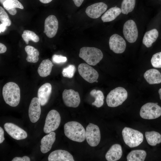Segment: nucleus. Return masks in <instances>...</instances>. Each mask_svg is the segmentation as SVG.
Returning <instances> with one entry per match:
<instances>
[{
	"label": "nucleus",
	"mask_w": 161,
	"mask_h": 161,
	"mask_svg": "<svg viewBox=\"0 0 161 161\" xmlns=\"http://www.w3.org/2000/svg\"><path fill=\"white\" fill-rule=\"evenodd\" d=\"M158 93L160 95V98L161 100V88L158 91Z\"/></svg>",
	"instance_id": "79ce46f5"
},
{
	"label": "nucleus",
	"mask_w": 161,
	"mask_h": 161,
	"mask_svg": "<svg viewBox=\"0 0 161 161\" xmlns=\"http://www.w3.org/2000/svg\"><path fill=\"white\" fill-rule=\"evenodd\" d=\"M5 140L4 137V131L3 129L0 127V143H2Z\"/></svg>",
	"instance_id": "e433bc0d"
},
{
	"label": "nucleus",
	"mask_w": 161,
	"mask_h": 161,
	"mask_svg": "<svg viewBox=\"0 0 161 161\" xmlns=\"http://www.w3.org/2000/svg\"><path fill=\"white\" fill-rule=\"evenodd\" d=\"M3 6L7 11L18 8L23 9L24 7L22 4L18 0H7L3 4Z\"/></svg>",
	"instance_id": "7c9ffc66"
},
{
	"label": "nucleus",
	"mask_w": 161,
	"mask_h": 161,
	"mask_svg": "<svg viewBox=\"0 0 161 161\" xmlns=\"http://www.w3.org/2000/svg\"><path fill=\"white\" fill-rule=\"evenodd\" d=\"M80 75L87 82L92 83L98 82L99 74L97 72L87 64L81 63L78 66Z\"/></svg>",
	"instance_id": "6e6552de"
},
{
	"label": "nucleus",
	"mask_w": 161,
	"mask_h": 161,
	"mask_svg": "<svg viewBox=\"0 0 161 161\" xmlns=\"http://www.w3.org/2000/svg\"><path fill=\"white\" fill-rule=\"evenodd\" d=\"M122 135L125 143L130 148L138 146L143 140V136L142 133L129 127H125L123 129Z\"/></svg>",
	"instance_id": "20e7f679"
},
{
	"label": "nucleus",
	"mask_w": 161,
	"mask_h": 161,
	"mask_svg": "<svg viewBox=\"0 0 161 161\" xmlns=\"http://www.w3.org/2000/svg\"><path fill=\"white\" fill-rule=\"evenodd\" d=\"M4 100L6 103L12 107L19 104L20 100V90L18 86L13 82H9L4 86L2 91Z\"/></svg>",
	"instance_id": "f257e3e1"
},
{
	"label": "nucleus",
	"mask_w": 161,
	"mask_h": 161,
	"mask_svg": "<svg viewBox=\"0 0 161 161\" xmlns=\"http://www.w3.org/2000/svg\"><path fill=\"white\" fill-rule=\"evenodd\" d=\"M62 98L65 105L68 107L76 108L80 102L78 92L72 89H64L62 93Z\"/></svg>",
	"instance_id": "9b49d317"
},
{
	"label": "nucleus",
	"mask_w": 161,
	"mask_h": 161,
	"mask_svg": "<svg viewBox=\"0 0 161 161\" xmlns=\"http://www.w3.org/2000/svg\"><path fill=\"white\" fill-rule=\"evenodd\" d=\"M55 133L52 131L44 136L41 140V151L44 154L49 151L55 140Z\"/></svg>",
	"instance_id": "6ab92c4d"
},
{
	"label": "nucleus",
	"mask_w": 161,
	"mask_h": 161,
	"mask_svg": "<svg viewBox=\"0 0 161 161\" xmlns=\"http://www.w3.org/2000/svg\"><path fill=\"white\" fill-rule=\"evenodd\" d=\"M41 104L38 97H33L31 101L29 110L28 114L31 122L35 123L39 119L41 114Z\"/></svg>",
	"instance_id": "dca6fc26"
},
{
	"label": "nucleus",
	"mask_w": 161,
	"mask_h": 161,
	"mask_svg": "<svg viewBox=\"0 0 161 161\" xmlns=\"http://www.w3.org/2000/svg\"><path fill=\"white\" fill-rule=\"evenodd\" d=\"M76 71V68L74 65L70 64L63 68L62 74L63 76L69 78H72Z\"/></svg>",
	"instance_id": "2f4dec72"
},
{
	"label": "nucleus",
	"mask_w": 161,
	"mask_h": 161,
	"mask_svg": "<svg viewBox=\"0 0 161 161\" xmlns=\"http://www.w3.org/2000/svg\"><path fill=\"white\" fill-rule=\"evenodd\" d=\"M145 136L148 143L154 146L161 143V135L155 131H146Z\"/></svg>",
	"instance_id": "bb28decb"
},
{
	"label": "nucleus",
	"mask_w": 161,
	"mask_h": 161,
	"mask_svg": "<svg viewBox=\"0 0 161 161\" xmlns=\"http://www.w3.org/2000/svg\"><path fill=\"white\" fill-rule=\"evenodd\" d=\"M7 50L6 46L2 43H0V53L2 54L5 52Z\"/></svg>",
	"instance_id": "4c0bfd02"
},
{
	"label": "nucleus",
	"mask_w": 161,
	"mask_h": 161,
	"mask_svg": "<svg viewBox=\"0 0 161 161\" xmlns=\"http://www.w3.org/2000/svg\"><path fill=\"white\" fill-rule=\"evenodd\" d=\"M4 128L8 134L15 139L20 140L27 137L26 132L14 123H6L4 125Z\"/></svg>",
	"instance_id": "f8f14e48"
},
{
	"label": "nucleus",
	"mask_w": 161,
	"mask_h": 161,
	"mask_svg": "<svg viewBox=\"0 0 161 161\" xmlns=\"http://www.w3.org/2000/svg\"><path fill=\"white\" fill-rule=\"evenodd\" d=\"M22 37L27 44H28L29 41L37 42L39 40L38 36L34 32L29 30H24L22 34Z\"/></svg>",
	"instance_id": "c756f323"
},
{
	"label": "nucleus",
	"mask_w": 161,
	"mask_h": 161,
	"mask_svg": "<svg viewBox=\"0 0 161 161\" xmlns=\"http://www.w3.org/2000/svg\"><path fill=\"white\" fill-rule=\"evenodd\" d=\"M61 117L59 112L52 109L48 113L46 117L44 127V131L46 134H49L57 129L60 124Z\"/></svg>",
	"instance_id": "0eeeda50"
},
{
	"label": "nucleus",
	"mask_w": 161,
	"mask_h": 161,
	"mask_svg": "<svg viewBox=\"0 0 161 161\" xmlns=\"http://www.w3.org/2000/svg\"><path fill=\"white\" fill-rule=\"evenodd\" d=\"M86 139L89 145L92 147L97 145L100 140V133L99 127L96 125L90 123L86 128Z\"/></svg>",
	"instance_id": "1a4fd4ad"
},
{
	"label": "nucleus",
	"mask_w": 161,
	"mask_h": 161,
	"mask_svg": "<svg viewBox=\"0 0 161 161\" xmlns=\"http://www.w3.org/2000/svg\"><path fill=\"white\" fill-rule=\"evenodd\" d=\"M64 131L65 136L72 141L81 143L86 139L85 129L77 122L72 121L66 123L64 125Z\"/></svg>",
	"instance_id": "f03ea898"
},
{
	"label": "nucleus",
	"mask_w": 161,
	"mask_h": 161,
	"mask_svg": "<svg viewBox=\"0 0 161 161\" xmlns=\"http://www.w3.org/2000/svg\"><path fill=\"white\" fill-rule=\"evenodd\" d=\"M25 50L27 54L26 60L28 62L35 63L38 61L39 52L37 49L27 45L25 47Z\"/></svg>",
	"instance_id": "393cba45"
},
{
	"label": "nucleus",
	"mask_w": 161,
	"mask_h": 161,
	"mask_svg": "<svg viewBox=\"0 0 161 161\" xmlns=\"http://www.w3.org/2000/svg\"><path fill=\"white\" fill-rule=\"evenodd\" d=\"M144 77L150 84L161 83V73L156 69H151L147 70L144 74Z\"/></svg>",
	"instance_id": "412c9836"
},
{
	"label": "nucleus",
	"mask_w": 161,
	"mask_h": 161,
	"mask_svg": "<svg viewBox=\"0 0 161 161\" xmlns=\"http://www.w3.org/2000/svg\"><path fill=\"white\" fill-rule=\"evenodd\" d=\"M67 58L61 55L55 54L52 57V61L53 63L56 64L64 63L66 61Z\"/></svg>",
	"instance_id": "f704fd0d"
},
{
	"label": "nucleus",
	"mask_w": 161,
	"mask_h": 161,
	"mask_svg": "<svg viewBox=\"0 0 161 161\" xmlns=\"http://www.w3.org/2000/svg\"><path fill=\"white\" fill-rule=\"evenodd\" d=\"M107 7V5L103 2L97 3L89 6L86 8L85 12L90 18H97L106 11Z\"/></svg>",
	"instance_id": "2eb2a0df"
},
{
	"label": "nucleus",
	"mask_w": 161,
	"mask_h": 161,
	"mask_svg": "<svg viewBox=\"0 0 161 161\" xmlns=\"http://www.w3.org/2000/svg\"><path fill=\"white\" fill-rule=\"evenodd\" d=\"M7 0H0L1 4L3 5L4 3Z\"/></svg>",
	"instance_id": "37998d69"
},
{
	"label": "nucleus",
	"mask_w": 161,
	"mask_h": 161,
	"mask_svg": "<svg viewBox=\"0 0 161 161\" xmlns=\"http://www.w3.org/2000/svg\"><path fill=\"white\" fill-rule=\"evenodd\" d=\"M159 35L157 30L154 29L146 32L143 39V44L148 48L151 46L157 39Z\"/></svg>",
	"instance_id": "5701e85b"
},
{
	"label": "nucleus",
	"mask_w": 161,
	"mask_h": 161,
	"mask_svg": "<svg viewBox=\"0 0 161 161\" xmlns=\"http://www.w3.org/2000/svg\"><path fill=\"white\" fill-rule=\"evenodd\" d=\"M54 65L49 59L43 60L38 69V73L41 77H45L49 75Z\"/></svg>",
	"instance_id": "4be33fe9"
},
{
	"label": "nucleus",
	"mask_w": 161,
	"mask_h": 161,
	"mask_svg": "<svg viewBox=\"0 0 161 161\" xmlns=\"http://www.w3.org/2000/svg\"><path fill=\"white\" fill-rule=\"evenodd\" d=\"M146 156V151L142 150H136L131 151L126 157L128 161H143Z\"/></svg>",
	"instance_id": "a878e982"
},
{
	"label": "nucleus",
	"mask_w": 161,
	"mask_h": 161,
	"mask_svg": "<svg viewBox=\"0 0 161 161\" xmlns=\"http://www.w3.org/2000/svg\"><path fill=\"white\" fill-rule=\"evenodd\" d=\"M90 94L91 96L95 98V100L92 103V105L98 108L101 107L104 103V98L102 92L100 90H96L94 89L90 92Z\"/></svg>",
	"instance_id": "cd10ccee"
},
{
	"label": "nucleus",
	"mask_w": 161,
	"mask_h": 161,
	"mask_svg": "<svg viewBox=\"0 0 161 161\" xmlns=\"http://www.w3.org/2000/svg\"><path fill=\"white\" fill-rule=\"evenodd\" d=\"M136 0H123L121 4V10L122 13L127 15L134 10Z\"/></svg>",
	"instance_id": "c85d7f7f"
},
{
	"label": "nucleus",
	"mask_w": 161,
	"mask_h": 161,
	"mask_svg": "<svg viewBox=\"0 0 161 161\" xmlns=\"http://www.w3.org/2000/svg\"><path fill=\"white\" fill-rule=\"evenodd\" d=\"M123 32L127 41L130 43L135 42L138 36V31L135 22L132 20L127 21L124 24Z\"/></svg>",
	"instance_id": "9d476101"
},
{
	"label": "nucleus",
	"mask_w": 161,
	"mask_h": 161,
	"mask_svg": "<svg viewBox=\"0 0 161 161\" xmlns=\"http://www.w3.org/2000/svg\"><path fill=\"white\" fill-rule=\"evenodd\" d=\"M109 44L110 49L117 54L123 53L126 47V43L124 39L120 35L116 34L110 37Z\"/></svg>",
	"instance_id": "4468645a"
},
{
	"label": "nucleus",
	"mask_w": 161,
	"mask_h": 161,
	"mask_svg": "<svg viewBox=\"0 0 161 161\" xmlns=\"http://www.w3.org/2000/svg\"><path fill=\"white\" fill-rule=\"evenodd\" d=\"M7 26L5 25L1 24H0V33L4 32L7 28Z\"/></svg>",
	"instance_id": "ea45409f"
},
{
	"label": "nucleus",
	"mask_w": 161,
	"mask_h": 161,
	"mask_svg": "<svg viewBox=\"0 0 161 161\" xmlns=\"http://www.w3.org/2000/svg\"><path fill=\"white\" fill-rule=\"evenodd\" d=\"M30 158L27 156H24L22 157H16L13 158L12 161H30Z\"/></svg>",
	"instance_id": "c9c22d12"
},
{
	"label": "nucleus",
	"mask_w": 161,
	"mask_h": 161,
	"mask_svg": "<svg viewBox=\"0 0 161 161\" xmlns=\"http://www.w3.org/2000/svg\"><path fill=\"white\" fill-rule=\"evenodd\" d=\"M75 5L78 7H79L82 4L84 0H72Z\"/></svg>",
	"instance_id": "58836bf2"
},
{
	"label": "nucleus",
	"mask_w": 161,
	"mask_h": 161,
	"mask_svg": "<svg viewBox=\"0 0 161 161\" xmlns=\"http://www.w3.org/2000/svg\"><path fill=\"white\" fill-rule=\"evenodd\" d=\"M49 161H74L72 155L68 151L57 150L52 151L49 155Z\"/></svg>",
	"instance_id": "a211bd4d"
},
{
	"label": "nucleus",
	"mask_w": 161,
	"mask_h": 161,
	"mask_svg": "<svg viewBox=\"0 0 161 161\" xmlns=\"http://www.w3.org/2000/svg\"><path fill=\"white\" fill-rule=\"evenodd\" d=\"M140 115L145 119L157 118L161 115V107L157 103H148L141 107Z\"/></svg>",
	"instance_id": "423d86ee"
},
{
	"label": "nucleus",
	"mask_w": 161,
	"mask_h": 161,
	"mask_svg": "<svg viewBox=\"0 0 161 161\" xmlns=\"http://www.w3.org/2000/svg\"><path fill=\"white\" fill-rule=\"evenodd\" d=\"M128 93L124 88L119 87L111 90L108 94L106 102L110 107H114L121 105L127 99Z\"/></svg>",
	"instance_id": "39448f33"
},
{
	"label": "nucleus",
	"mask_w": 161,
	"mask_h": 161,
	"mask_svg": "<svg viewBox=\"0 0 161 161\" xmlns=\"http://www.w3.org/2000/svg\"><path fill=\"white\" fill-rule=\"evenodd\" d=\"M152 66L156 68H161V52L154 54L151 59Z\"/></svg>",
	"instance_id": "72a5a7b5"
},
{
	"label": "nucleus",
	"mask_w": 161,
	"mask_h": 161,
	"mask_svg": "<svg viewBox=\"0 0 161 161\" xmlns=\"http://www.w3.org/2000/svg\"><path fill=\"white\" fill-rule=\"evenodd\" d=\"M52 90V86L48 83L43 84L38 89V98L41 106H44L47 103L51 94Z\"/></svg>",
	"instance_id": "f3484780"
},
{
	"label": "nucleus",
	"mask_w": 161,
	"mask_h": 161,
	"mask_svg": "<svg viewBox=\"0 0 161 161\" xmlns=\"http://www.w3.org/2000/svg\"><path fill=\"white\" fill-rule=\"evenodd\" d=\"M0 20L1 24L7 26H9L11 25V21L7 14L1 6L0 7Z\"/></svg>",
	"instance_id": "473e14b6"
},
{
	"label": "nucleus",
	"mask_w": 161,
	"mask_h": 161,
	"mask_svg": "<svg viewBox=\"0 0 161 161\" xmlns=\"http://www.w3.org/2000/svg\"><path fill=\"white\" fill-rule=\"evenodd\" d=\"M121 9L117 7H112L107 10L102 16L101 19L103 22H110L114 20L121 13Z\"/></svg>",
	"instance_id": "b1692460"
},
{
	"label": "nucleus",
	"mask_w": 161,
	"mask_h": 161,
	"mask_svg": "<svg viewBox=\"0 0 161 161\" xmlns=\"http://www.w3.org/2000/svg\"><path fill=\"white\" fill-rule=\"evenodd\" d=\"M41 3L44 4H47L51 2L52 0H39Z\"/></svg>",
	"instance_id": "a19ab883"
},
{
	"label": "nucleus",
	"mask_w": 161,
	"mask_h": 161,
	"mask_svg": "<svg viewBox=\"0 0 161 161\" xmlns=\"http://www.w3.org/2000/svg\"><path fill=\"white\" fill-rule=\"evenodd\" d=\"M58 26V21L56 16L49 15L45 20L44 32L48 38H52L56 35Z\"/></svg>",
	"instance_id": "ddd939ff"
},
{
	"label": "nucleus",
	"mask_w": 161,
	"mask_h": 161,
	"mask_svg": "<svg viewBox=\"0 0 161 161\" xmlns=\"http://www.w3.org/2000/svg\"><path fill=\"white\" fill-rule=\"evenodd\" d=\"M122 153L121 146L115 144L112 145L106 152L105 158L108 161H116L121 158Z\"/></svg>",
	"instance_id": "aec40b11"
},
{
	"label": "nucleus",
	"mask_w": 161,
	"mask_h": 161,
	"mask_svg": "<svg viewBox=\"0 0 161 161\" xmlns=\"http://www.w3.org/2000/svg\"><path fill=\"white\" fill-rule=\"evenodd\" d=\"M79 56L88 64L95 66L102 59L103 54L101 51L97 48L83 47L80 49Z\"/></svg>",
	"instance_id": "7ed1b4c3"
}]
</instances>
